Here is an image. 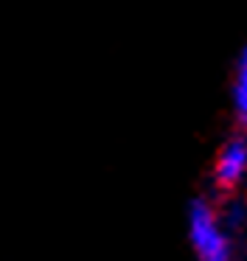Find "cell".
<instances>
[{"label":"cell","mask_w":247,"mask_h":261,"mask_svg":"<svg viewBox=\"0 0 247 261\" xmlns=\"http://www.w3.org/2000/svg\"><path fill=\"white\" fill-rule=\"evenodd\" d=\"M185 233L196 261H233V239L225 227V216L208 197L191 199Z\"/></svg>","instance_id":"1"},{"label":"cell","mask_w":247,"mask_h":261,"mask_svg":"<svg viewBox=\"0 0 247 261\" xmlns=\"http://www.w3.org/2000/svg\"><path fill=\"white\" fill-rule=\"evenodd\" d=\"M247 177V135H230L213 158V182L222 191H233Z\"/></svg>","instance_id":"2"},{"label":"cell","mask_w":247,"mask_h":261,"mask_svg":"<svg viewBox=\"0 0 247 261\" xmlns=\"http://www.w3.org/2000/svg\"><path fill=\"white\" fill-rule=\"evenodd\" d=\"M230 107L241 126H247V48L239 54L230 79Z\"/></svg>","instance_id":"3"}]
</instances>
